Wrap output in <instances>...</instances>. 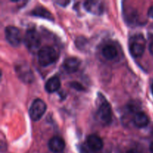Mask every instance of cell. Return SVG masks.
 Segmentation results:
<instances>
[{"instance_id": "9a60e30c", "label": "cell", "mask_w": 153, "mask_h": 153, "mask_svg": "<svg viewBox=\"0 0 153 153\" xmlns=\"http://www.w3.org/2000/svg\"><path fill=\"white\" fill-rule=\"evenodd\" d=\"M31 15L35 16H39V17L45 18V19H48L49 20H53V16L52 13L43 7H37L31 10Z\"/></svg>"}, {"instance_id": "9c48e42d", "label": "cell", "mask_w": 153, "mask_h": 153, "mask_svg": "<svg viewBox=\"0 0 153 153\" xmlns=\"http://www.w3.org/2000/svg\"><path fill=\"white\" fill-rule=\"evenodd\" d=\"M87 144L90 149L92 151H100L103 147V141L97 134H91L87 139Z\"/></svg>"}, {"instance_id": "d6986e66", "label": "cell", "mask_w": 153, "mask_h": 153, "mask_svg": "<svg viewBox=\"0 0 153 153\" xmlns=\"http://www.w3.org/2000/svg\"><path fill=\"white\" fill-rule=\"evenodd\" d=\"M149 52H150L151 54L153 55V42H152V43L149 44Z\"/></svg>"}, {"instance_id": "52a82bcc", "label": "cell", "mask_w": 153, "mask_h": 153, "mask_svg": "<svg viewBox=\"0 0 153 153\" xmlns=\"http://www.w3.org/2000/svg\"><path fill=\"white\" fill-rule=\"evenodd\" d=\"M16 72L18 77L23 82L31 83L34 81V74L27 64H19L16 66Z\"/></svg>"}, {"instance_id": "4fadbf2b", "label": "cell", "mask_w": 153, "mask_h": 153, "mask_svg": "<svg viewBox=\"0 0 153 153\" xmlns=\"http://www.w3.org/2000/svg\"><path fill=\"white\" fill-rule=\"evenodd\" d=\"M60 88H61V81H60L59 78L57 76L51 77L45 85V88L48 93L55 92Z\"/></svg>"}, {"instance_id": "8fae6325", "label": "cell", "mask_w": 153, "mask_h": 153, "mask_svg": "<svg viewBox=\"0 0 153 153\" xmlns=\"http://www.w3.org/2000/svg\"><path fill=\"white\" fill-rule=\"evenodd\" d=\"M80 64L81 61L79 58H76V57H70V58H67V59H65L63 66H64V68L65 69L66 71L72 73L77 71L78 69L80 67Z\"/></svg>"}, {"instance_id": "277c9868", "label": "cell", "mask_w": 153, "mask_h": 153, "mask_svg": "<svg viewBox=\"0 0 153 153\" xmlns=\"http://www.w3.org/2000/svg\"><path fill=\"white\" fill-rule=\"evenodd\" d=\"M40 36L34 28L27 30L24 36V43L30 51H34L38 49L40 45Z\"/></svg>"}, {"instance_id": "8992f818", "label": "cell", "mask_w": 153, "mask_h": 153, "mask_svg": "<svg viewBox=\"0 0 153 153\" xmlns=\"http://www.w3.org/2000/svg\"><path fill=\"white\" fill-rule=\"evenodd\" d=\"M5 38L11 46L17 47L21 43V33L19 28L15 26L9 25L4 29Z\"/></svg>"}, {"instance_id": "44dd1931", "label": "cell", "mask_w": 153, "mask_h": 153, "mask_svg": "<svg viewBox=\"0 0 153 153\" xmlns=\"http://www.w3.org/2000/svg\"><path fill=\"white\" fill-rule=\"evenodd\" d=\"M126 153H140V152H139L137 150H136V149H130V150H128Z\"/></svg>"}, {"instance_id": "ac0fdd59", "label": "cell", "mask_w": 153, "mask_h": 153, "mask_svg": "<svg viewBox=\"0 0 153 153\" xmlns=\"http://www.w3.org/2000/svg\"><path fill=\"white\" fill-rule=\"evenodd\" d=\"M148 16L153 19V5L149 7V10H148Z\"/></svg>"}, {"instance_id": "ffe728a7", "label": "cell", "mask_w": 153, "mask_h": 153, "mask_svg": "<svg viewBox=\"0 0 153 153\" xmlns=\"http://www.w3.org/2000/svg\"><path fill=\"white\" fill-rule=\"evenodd\" d=\"M80 153H89V152H88V150H87L84 146H82V147L80 148Z\"/></svg>"}, {"instance_id": "7c38bea8", "label": "cell", "mask_w": 153, "mask_h": 153, "mask_svg": "<svg viewBox=\"0 0 153 153\" xmlns=\"http://www.w3.org/2000/svg\"><path fill=\"white\" fill-rule=\"evenodd\" d=\"M149 117L143 112H137L133 117V123L137 128H144L149 124Z\"/></svg>"}, {"instance_id": "7a4b0ae2", "label": "cell", "mask_w": 153, "mask_h": 153, "mask_svg": "<svg viewBox=\"0 0 153 153\" xmlns=\"http://www.w3.org/2000/svg\"><path fill=\"white\" fill-rule=\"evenodd\" d=\"M38 62L42 67H47L53 64L58 58L56 50L52 46H44L38 52Z\"/></svg>"}, {"instance_id": "603a6c76", "label": "cell", "mask_w": 153, "mask_h": 153, "mask_svg": "<svg viewBox=\"0 0 153 153\" xmlns=\"http://www.w3.org/2000/svg\"><path fill=\"white\" fill-rule=\"evenodd\" d=\"M151 91H152V94H153V85H152V87H151Z\"/></svg>"}, {"instance_id": "5b68a950", "label": "cell", "mask_w": 153, "mask_h": 153, "mask_svg": "<svg viewBox=\"0 0 153 153\" xmlns=\"http://www.w3.org/2000/svg\"><path fill=\"white\" fill-rule=\"evenodd\" d=\"M46 110V105L40 99H36L29 108V116L33 121H37L43 117Z\"/></svg>"}, {"instance_id": "ba28073f", "label": "cell", "mask_w": 153, "mask_h": 153, "mask_svg": "<svg viewBox=\"0 0 153 153\" xmlns=\"http://www.w3.org/2000/svg\"><path fill=\"white\" fill-rule=\"evenodd\" d=\"M87 11L95 15H101L104 10V4L98 0H88L84 4Z\"/></svg>"}, {"instance_id": "6da1fadb", "label": "cell", "mask_w": 153, "mask_h": 153, "mask_svg": "<svg viewBox=\"0 0 153 153\" xmlns=\"http://www.w3.org/2000/svg\"><path fill=\"white\" fill-rule=\"evenodd\" d=\"M101 101L97 111V118L102 125H108L112 120L111 107L102 95L100 96Z\"/></svg>"}, {"instance_id": "2e32d148", "label": "cell", "mask_w": 153, "mask_h": 153, "mask_svg": "<svg viewBox=\"0 0 153 153\" xmlns=\"http://www.w3.org/2000/svg\"><path fill=\"white\" fill-rule=\"evenodd\" d=\"M71 87H73V88L76 89L77 91H84V87L82 86L81 84L78 83V82H73L71 83Z\"/></svg>"}, {"instance_id": "5bb4252c", "label": "cell", "mask_w": 153, "mask_h": 153, "mask_svg": "<svg viewBox=\"0 0 153 153\" xmlns=\"http://www.w3.org/2000/svg\"><path fill=\"white\" fill-rule=\"evenodd\" d=\"M102 55L107 60H113L117 55V49L114 45L107 44L103 47Z\"/></svg>"}, {"instance_id": "e0dca14e", "label": "cell", "mask_w": 153, "mask_h": 153, "mask_svg": "<svg viewBox=\"0 0 153 153\" xmlns=\"http://www.w3.org/2000/svg\"><path fill=\"white\" fill-rule=\"evenodd\" d=\"M55 2L58 4H59L60 6H62V7H65L67 6L69 3L70 2V1H62V0H60V1H56Z\"/></svg>"}, {"instance_id": "30bf717a", "label": "cell", "mask_w": 153, "mask_h": 153, "mask_svg": "<svg viewBox=\"0 0 153 153\" xmlns=\"http://www.w3.org/2000/svg\"><path fill=\"white\" fill-rule=\"evenodd\" d=\"M48 146L52 152L58 153L64 150L65 147V142L61 137L56 136V137H52L49 140Z\"/></svg>"}, {"instance_id": "7402d4cb", "label": "cell", "mask_w": 153, "mask_h": 153, "mask_svg": "<svg viewBox=\"0 0 153 153\" xmlns=\"http://www.w3.org/2000/svg\"><path fill=\"white\" fill-rule=\"evenodd\" d=\"M149 149H150V152H152V153H153V142H152V143H151L150 147H149Z\"/></svg>"}, {"instance_id": "3957f363", "label": "cell", "mask_w": 153, "mask_h": 153, "mask_svg": "<svg viewBox=\"0 0 153 153\" xmlns=\"http://www.w3.org/2000/svg\"><path fill=\"white\" fill-rule=\"evenodd\" d=\"M129 49L131 55L135 58L142 56L145 50V40L141 34H136L130 40Z\"/></svg>"}]
</instances>
